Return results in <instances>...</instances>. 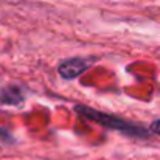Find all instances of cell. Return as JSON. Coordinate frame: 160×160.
I'll use <instances>...</instances> for the list:
<instances>
[{"label": "cell", "instance_id": "6da1fadb", "mask_svg": "<svg viewBox=\"0 0 160 160\" xmlns=\"http://www.w3.org/2000/svg\"><path fill=\"white\" fill-rule=\"evenodd\" d=\"M76 112L79 115H82L84 118L87 120H92L101 126H104L107 129H113V131H120L126 135H131V137H138V138H145L148 137V131L145 128H142L140 124H134V123H129L120 117H115L112 113H104V112H100L97 109H92V107L87 106H76Z\"/></svg>", "mask_w": 160, "mask_h": 160}, {"label": "cell", "instance_id": "7a4b0ae2", "mask_svg": "<svg viewBox=\"0 0 160 160\" xmlns=\"http://www.w3.org/2000/svg\"><path fill=\"white\" fill-rule=\"evenodd\" d=\"M93 64L92 59H82V58H72L67 61H62L58 67L59 75L64 79H75L81 73H84L90 65Z\"/></svg>", "mask_w": 160, "mask_h": 160}, {"label": "cell", "instance_id": "3957f363", "mask_svg": "<svg viewBox=\"0 0 160 160\" xmlns=\"http://www.w3.org/2000/svg\"><path fill=\"white\" fill-rule=\"evenodd\" d=\"M23 97H22V92L20 89L17 87H8L3 90L2 93V101L6 103V104H14V106H19L22 103Z\"/></svg>", "mask_w": 160, "mask_h": 160}, {"label": "cell", "instance_id": "277c9868", "mask_svg": "<svg viewBox=\"0 0 160 160\" xmlns=\"http://www.w3.org/2000/svg\"><path fill=\"white\" fill-rule=\"evenodd\" d=\"M151 132H154V134L160 135V120H156V121L151 124Z\"/></svg>", "mask_w": 160, "mask_h": 160}]
</instances>
